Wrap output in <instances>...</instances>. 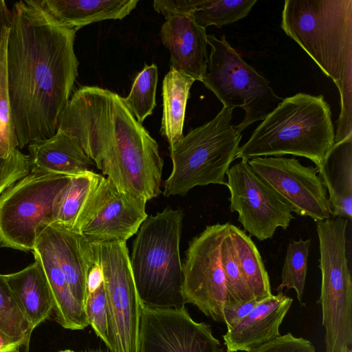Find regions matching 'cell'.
Instances as JSON below:
<instances>
[{"label": "cell", "instance_id": "6da1fadb", "mask_svg": "<svg viewBox=\"0 0 352 352\" xmlns=\"http://www.w3.org/2000/svg\"><path fill=\"white\" fill-rule=\"evenodd\" d=\"M7 43L12 116L23 148L57 131L78 75L76 30L56 20L39 0L15 2Z\"/></svg>", "mask_w": 352, "mask_h": 352}, {"label": "cell", "instance_id": "7a4b0ae2", "mask_svg": "<svg viewBox=\"0 0 352 352\" xmlns=\"http://www.w3.org/2000/svg\"><path fill=\"white\" fill-rule=\"evenodd\" d=\"M57 131L74 138L120 190L146 201L161 193L158 144L118 94L96 86L76 89L58 118Z\"/></svg>", "mask_w": 352, "mask_h": 352}, {"label": "cell", "instance_id": "3957f363", "mask_svg": "<svg viewBox=\"0 0 352 352\" xmlns=\"http://www.w3.org/2000/svg\"><path fill=\"white\" fill-rule=\"evenodd\" d=\"M281 28L331 78L340 96L336 122L352 129V0H286Z\"/></svg>", "mask_w": 352, "mask_h": 352}, {"label": "cell", "instance_id": "277c9868", "mask_svg": "<svg viewBox=\"0 0 352 352\" xmlns=\"http://www.w3.org/2000/svg\"><path fill=\"white\" fill-rule=\"evenodd\" d=\"M331 111L323 96L298 93L283 98L239 146L235 159L292 155L318 169L334 143Z\"/></svg>", "mask_w": 352, "mask_h": 352}, {"label": "cell", "instance_id": "5b68a950", "mask_svg": "<svg viewBox=\"0 0 352 352\" xmlns=\"http://www.w3.org/2000/svg\"><path fill=\"white\" fill-rule=\"evenodd\" d=\"M184 213L166 208L141 224L133 242L131 268L142 305L185 307L179 243Z\"/></svg>", "mask_w": 352, "mask_h": 352}, {"label": "cell", "instance_id": "8992f818", "mask_svg": "<svg viewBox=\"0 0 352 352\" xmlns=\"http://www.w3.org/2000/svg\"><path fill=\"white\" fill-rule=\"evenodd\" d=\"M233 109L223 107L210 121L169 146L173 168L164 183L165 197L184 196L197 186H226L225 176L242 137L232 123Z\"/></svg>", "mask_w": 352, "mask_h": 352}, {"label": "cell", "instance_id": "52a82bcc", "mask_svg": "<svg viewBox=\"0 0 352 352\" xmlns=\"http://www.w3.org/2000/svg\"><path fill=\"white\" fill-rule=\"evenodd\" d=\"M72 176L30 172L0 195V246L32 252L56 222L60 199Z\"/></svg>", "mask_w": 352, "mask_h": 352}, {"label": "cell", "instance_id": "ba28073f", "mask_svg": "<svg viewBox=\"0 0 352 352\" xmlns=\"http://www.w3.org/2000/svg\"><path fill=\"white\" fill-rule=\"evenodd\" d=\"M211 50L204 85L217 97L223 107L245 111L243 120L235 125L242 131L263 120L283 98L276 95L270 82L227 41L225 35L207 34Z\"/></svg>", "mask_w": 352, "mask_h": 352}, {"label": "cell", "instance_id": "9c48e42d", "mask_svg": "<svg viewBox=\"0 0 352 352\" xmlns=\"http://www.w3.org/2000/svg\"><path fill=\"white\" fill-rule=\"evenodd\" d=\"M101 265L109 314L111 352H138L142 303L126 243H94Z\"/></svg>", "mask_w": 352, "mask_h": 352}, {"label": "cell", "instance_id": "30bf717a", "mask_svg": "<svg viewBox=\"0 0 352 352\" xmlns=\"http://www.w3.org/2000/svg\"><path fill=\"white\" fill-rule=\"evenodd\" d=\"M228 223L208 226L189 243L182 263V293L186 303L204 314L223 322L227 300L221 248Z\"/></svg>", "mask_w": 352, "mask_h": 352}, {"label": "cell", "instance_id": "8fae6325", "mask_svg": "<svg viewBox=\"0 0 352 352\" xmlns=\"http://www.w3.org/2000/svg\"><path fill=\"white\" fill-rule=\"evenodd\" d=\"M226 186L230 191V210L250 236L260 241L271 239L276 229L286 230L294 219L291 205L266 183L248 160L230 167Z\"/></svg>", "mask_w": 352, "mask_h": 352}, {"label": "cell", "instance_id": "7c38bea8", "mask_svg": "<svg viewBox=\"0 0 352 352\" xmlns=\"http://www.w3.org/2000/svg\"><path fill=\"white\" fill-rule=\"evenodd\" d=\"M146 203L104 177L87 201L74 231L91 243H126L147 218Z\"/></svg>", "mask_w": 352, "mask_h": 352}, {"label": "cell", "instance_id": "4fadbf2b", "mask_svg": "<svg viewBox=\"0 0 352 352\" xmlns=\"http://www.w3.org/2000/svg\"><path fill=\"white\" fill-rule=\"evenodd\" d=\"M248 162L295 213L315 221L331 218L327 191L316 167L303 166L295 157L282 156L258 157Z\"/></svg>", "mask_w": 352, "mask_h": 352}, {"label": "cell", "instance_id": "5bb4252c", "mask_svg": "<svg viewBox=\"0 0 352 352\" xmlns=\"http://www.w3.org/2000/svg\"><path fill=\"white\" fill-rule=\"evenodd\" d=\"M138 352H223L211 327L195 322L186 307H141Z\"/></svg>", "mask_w": 352, "mask_h": 352}, {"label": "cell", "instance_id": "9a60e30c", "mask_svg": "<svg viewBox=\"0 0 352 352\" xmlns=\"http://www.w3.org/2000/svg\"><path fill=\"white\" fill-rule=\"evenodd\" d=\"M160 34L170 54V69L201 82L209 58L206 28L192 16H173L166 19Z\"/></svg>", "mask_w": 352, "mask_h": 352}, {"label": "cell", "instance_id": "2e32d148", "mask_svg": "<svg viewBox=\"0 0 352 352\" xmlns=\"http://www.w3.org/2000/svg\"><path fill=\"white\" fill-rule=\"evenodd\" d=\"M293 299L278 292L260 301L235 327L223 336L227 352H251L280 336L279 328Z\"/></svg>", "mask_w": 352, "mask_h": 352}, {"label": "cell", "instance_id": "e0dca14e", "mask_svg": "<svg viewBox=\"0 0 352 352\" xmlns=\"http://www.w3.org/2000/svg\"><path fill=\"white\" fill-rule=\"evenodd\" d=\"M63 272L74 297L84 307L87 273L93 261V243L80 234L53 223L41 233Z\"/></svg>", "mask_w": 352, "mask_h": 352}, {"label": "cell", "instance_id": "ac0fdd59", "mask_svg": "<svg viewBox=\"0 0 352 352\" xmlns=\"http://www.w3.org/2000/svg\"><path fill=\"white\" fill-rule=\"evenodd\" d=\"M28 146L30 172L74 176L93 171V166H96L74 138L60 131Z\"/></svg>", "mask_w": 352, "mask_h": 352}, {"label": "cell", "instance_id": "d6986e66", "mask_svg": "<svg viewBox=\"0 0 352 352\" xmlns=\"http://www.w3.org/2000/svg\"><path fill=\"white\" fill-rule=\"evenodd\" d=\"M6 279L31 328L34 330L53 311V300L46 274L40 261L9 274Z\"/></svg>", "mask_w": 352, "mask_h": 352}, {"label": "cell", "instance_id": "ffe728a7", "mask_svg": "<svg viewBox=\"0 0 352 352\" xmlns=\"http://www.w3.org/2000/svg\"><path fill=\"white\" fill-rule=\"evenodd\" d=\"M45 271L50 287L56 320L63 328L82 330L89 322L84 307L74 297L46 241L40 234L32 252Z\"/></svg>", "mask_w": 352, "mask_h": 352}, {"label": "cell", "instance_id": "44dd1931", "mask_svg": "<svg viewBox=\"0 0 352 352\" xmlns=\"http://www.w3.org/2000/svg\"><path fill=\"white\" fill-rule=\"evenodd\" d=\"M318 172L329 192L331 217L351 220L352 138L333 144Z\"/></svg>", "mask_w": 352, "mask_h": 352}, {"label": "cell", "instance_id": "7402d4cb", "mask_svg": "<svg viewBox=\"0 0 352 352\" xmlns=\"http://www.w3.org/2000/svg\"><path fill=\"white\" fill-rule=\"evenodd\" d=\"M60 23L75 29L108 19H122L135 8L138 0H39Z\"/></svg>", "mask_w": 352, "mask_h": 352}, {"label": "cell", "instance_id": "603a6c76", "mask_svg": "<svg viewBox=\"0 0 352 352\" xmlns=\"http://www.w3.org/2000/svg\"><path fill=\"white\" fill-rule=\"evenodd\" d=\"M195 80L170 69L162 84L163 113L160 133L172 146L183 137L186 107L190 89Z\"/></svg>", "mask_w": 352, "mask_h": 352}, {"label": "cell", "instance_id": "cb8c5ba5", "mask_svg": "<svg viewBox=\"0 0 352 352\" xmlns=\"http://www.w3.org/2000/svg\"><path fill=\"white\" fill-rule=\"evenodd\" d=\"M238 264L255 300L260 302L272 295L270 278L261 254L250 236L239 227L228 224Z\"/></svg>", "mask_w": 352, "mask_h": 352}, {"label": "cell", "instance_id": "d4e9b609", "mask_svg": "<svg viewBox=\"0 0 352 352\" xmlns=\"http://www.w3.org/2000/svg\"><path fill=\"white\" fill-rule=\"evenodd\" d=\"M103 177L94 171L72 176L60 199L54 223L74 231L80 213Z\"/></svg>", "mask_w": 352, "mask_h": 352}, {"label": "cell", "instance_id": "484cf974", "mask_svg": "<svg viewBox=\"0 0 352 352\" xmlns=\"http://www.w3.org/2000/svg\"><path fill=\"white\" fill-rule=\"evenodd\" d=\"M157 80V66L154 63L146 65L136 76L129 95L122 98L126 107L140 124L153 113L156 105Z\"/></svg>", "mask_w": 352, "mask_h": 352}, {"label": "cell", "instance_id": "4316f807", "mask_svg": "<svg viewBox=\"0 0 352 352\" xmlns=\"http://www.w3.org/2000/svg\"><path fill=\"white\" fill-rule=\"evenodd\" d=\"M256 0H205L192 14L195 22L207 28H217L245 18L251 11Z\"/></svg>", "mask_w": 352, "mask_h": 352}, {"label": "cell", "instance_id": "83f0119b", "mask_svg": "<svg viewBox=\"0 0 352 352\" xmlns=\"http://www.w3.org/2000/svg\"><path fill=\"white\" fill-rule=\"evenodd\" d=\"M10 28L3 32L0 49V157H8L18 147L8 86L7 43Z\"/></svg>", "mask_w": 352, "mask_h": 352}, {"label": "cell", "instance_id": "f1b7e54d", "mask_svg": "<svg viewBox=\"0 0 352 352\" xmlns=\"http://www.w3.org/2000/svg\"><path fill=\"white\" fill-rule=\"evenodd\" d=\"M0 331L28 345L33 330L20 308L6 279L0 274Z\"/></svg>", "mask_w": 352, "mask_h": 352}, {"label": "cell", "instance_id": "f546056e", "mask_svg": "<svg viewBox=\"0 0 352 352\" xmlns=\"http://www.w3.org/2000/svg\"><path fill=\"white\" fill-rule=\"evenodd\" d=\"M311 239L292 240L289 243L281 275V283L276 290L294 289L300 302L302 299L307 273Z\"/></svg>", "mask_w": 352, "mask_h": 352}, {"label": "cell", "instance_id": "4dcf8cb0", "mask_svg": "<svg viewBox=\"0 0 352 352\" xmlns=\"http://www.w3.org/2000/svg\"><path fill=\"white\" fill-rule=\"evenodd\" d=\"M221 259L227 289L226 304L240 303L255 299L238 264L228 228L221 248Z\"/></svg>", "mask_w": 352, "mask_h": 352}, {"label": "cell", "instance_id": "1f68e13d", "mask_svg": "<svg viewBox=\"0 0 352 352\" xmlns=\"http://www.w3.org/2000/svg\"><path fill=\"white\" fill-rule=\"evenodd\" d=\"M84 309L89 324L111 351V341L104 282L95 291L87 294Z\"/></svg>", "mask_w": 352, "mask_h": 352}, {"label": "cell", "instance_id": "d6a6232c", "mask_svg": "<svg viewBox=\"0 0 352 352\" xmlns=\"http://www.w3.org/2000/svg\"><path fill=\"white\" fill-rule=\"evenodd\" d=\"M31 171L30 155L17 148L7 158L0 157V195Z\"/></svg>", "mask_w": 352, "mask_h": 352}, {"label": "cell", "instance_id": "836d02e7", "mask_svg": "<svg viewBox=\"0 0 352 352\" xmlns=\"http://www.w3.org/2000/svg\"><path fill=\"white\" fill-rule=\"evenodd\" d=\"M251 352H316L308 340L296 338L291 333L280 336L254 349Z\"/></svg>", "mask_w": 352, "mask_h": 352}, {"label": "cell", "instance_id": "e575fe53", "mask_svg": "<svg viewBox=\"0 0 352 352\" xmlns=\"http://www.w3.org/2000/svg\"><path fill=\"white\" fill-rule=\"evenodd\" d=\"M205 0H155L153 6L166 19L178 16H192Z\"/></svg>", "mask_w": 352, "mask_h": 352}, {"label": "cell", "instance_id": "d590c367", "mask_svg": "<svg viewBox=\"0 0 352 352\" xmlns=\"http://www.w3.org/2000/svg\"><path fill=\"white\" fill-rule=\"evenodd\" d=\"M256 300L234 304H225L223 307V323L227 330L235 327L241 322L258 303Z\"/></svg>", "mask_w": 352, "mask_h": 352}, {"label": "cell", "instance_id": "8d00e7d4", "mask_svg": "<svg viewBox=\"0 0 352 352\" xmlns=\"http://www.w3.org/2000/svg\"><path fill=\"white\" fill-rule=\"evenodd\" d=\"M23 345L0 331V352H15Z\"/></svg>", "mask_w": 352, "mask_h": 352}, {"label": "cell", "instance_id": "74e56055", "mask_svg": "<svg viewBox=\"0 0 352 352\" xmlns=\"http://www.w3.org/2000/svg\"><path fill=\"white\" fill-rule=\"evenodd\" d=\"M10 21L11 12L8 8L6 1L0 0V49L3 30L5 28H10Z\"/></svg>", "mask_w": 352, "mask_h": 352}, {"label": "cell", "instance_id": "f35d334b", "mask_svg": "<svg viewBox=\"0 0 352 352\" xmlns=\"http://www.w3.org/2000/svg\"><path fill=\"white\" fill-rule=\"evenodd\" d=\"M342 352H352V348L344 347Z\"/></svg>", "mask_w": 352, "mask_h": 352}, {"label": "cell", "instance_id": "ab89813d", "mask_svg": "<svg viewBox=\"0 0 352 352\" xmlns=\"http://www.w3.org/2000/svg\"><path fill=\"white\" fill-rule=\"evenodd\" d=\"M57 352H76V351H72V350H70V349H66V350L59 351H57Z\"/></svg>", "mask_w": 352, "mask_h": 352}, {"label": "cell", "instance_id": "60d3db41", "mask_svg": "<svg viewBox=\"0 0 352 352\" xmlns=\"http://www.w3.org/2000/svg\"><path fill=\"white\" fill-rule=\"evenodd\" d=\"M15 352H21V351H20V350H18V351H15Z\"/></svg>", "mask_w": 352, "mask_h": 352}]
</instances>
